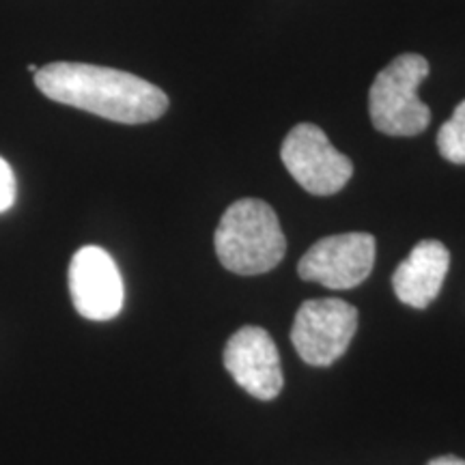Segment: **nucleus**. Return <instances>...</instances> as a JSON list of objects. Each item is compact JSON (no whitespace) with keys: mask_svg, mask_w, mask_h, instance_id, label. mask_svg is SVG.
<instances>
[{"mask_svg":"<svg viewBox=\"0 0 465 465\" xmlns=\"http://www.w3.org/2000/svg\"><path fill=\"white\" fill-rule=\"evenodd\" d=\"M35 84L52 102L114 124H151L168 110V95L160 86L113 67L50 63L35 74Z\"/></svg>","mask_w":465,"mask_h":465,"instance_id":"f257e3e1","label":"nucleus"},{"mask_svg":"<svg viewBox=\"0 0 465 465\" xmlns=\"http://www.w3.org/2000/svg\"><path fill=\"white\" fill-rule=\"evenodd\" d=\"M213 243L220 263L240 276L272 272L287 252L276 212L259 199L232 203L220 218Z\"/></svg>","mask_w":465,"mask_h":465,"instance_id":"f03ea898","label":"nucleus"},{"mask_svg":"<svg viewBox=\"0 0 465 465\" xmlns=\"http://www.w3.org/2000/svg\"><path fill=\"white\" fill-rule=\"evenodd\" d=\"M429 61L407 52L377 74L369 91V113L375 130L386 136H418L431 124V110L418 97L429 75Z\"/></svg>","mask_w":465,"mask_h":465,"instance_id":"7ed1b4c3","label":"nucleus"},{"mask_svg":"<svg viewBox=\"0 0 465 465\" xmlns=\"http://www.w3.org/2000/svg\"><path fill=\"white\" fill-rule=\"evenodd\" d=\"M358 330V311L345 300H306L295 312L291 342L306 364L330 366L349 349Z\"/></svg>","mask_w":465,"mask_h":465,"instance_id":"20e7f679","label":"nucleus"},{"mask_svg":"<svg viewBox=\"0 0 465 465\" xmlns=\"http://www.w3.org/2000/svg\"><path fill=\"white\" fill-rule=\"evenodd\" d=\"M281 160L291 177L315 196L336 194L353 174L351 160L332 147L325 132L315 124H300L287 134Z\"/></svg>","mask_w":465,"mask_h":465,"instance_id":"39448f33","label":"nucleus"},{"mask_svg":"<svg viewBox=\"0 0 465 465\" xmlns=\"http://www.w3.org/2000/svg\"><path fill=\"white\" fill-rule=\"evenodd\" d=\"M375 250V237L369 232L323 237L300 259L298 274L334 291L353 289L373 272Z\"/></svg>","mask_w":465,"mask_h":465,"instance_id":"423d86ee","label":"nucleus"},{"mask_svg":"<svg viewBox=\"0 0 465 465\" xmlns=\"http://www.w3.org/2000/svg\"><path fill=\"white\" fill-rule=\"evenodd\" d=\"M69 293L75 311L91 322H110L121 312L125 287L119 267L106 250L84 246L69 263Z\"/></svg>","mask_w":465,"mask_h":465,"instance_id":"0eeeda50","label":"nucleus"},{"mask_svg":"<svg viewBox=\"0 0 465 465\" xmlns=\"http://www.w3.org/2000/svg\"><path fill=\"white\" fill-rule=\"evenodd\" d=\"M224 369L237 386L261 401H272L284 386L281 353L263 328L243 325L224 347Z\"/></svg>","mask_w":465,"mask_h":465,"instance_id":"6e6552de","label":"nucleus"},{"mask_svg":"<svg viewBox=\"0 0 465 465\" xmlns=\"http://www.w3.org/2000/svg\"><path fill=\"white\" fill-rule=\"evenodd\" d=\"M449 267L450 252L444 243L438 240L418 242L410 257L394 272V293L405 306L422 311L440 295Z\"/></svg>","mask_w":465,"mask_h":465,"instance_id":"1a4fd4ad","label":"nucleus"},{"mask_svg":"<svg viewBox=\"0 0 465 465\" xmlns=\"http://www.w3.org/2000/svg\"><path fill=\"white\" fill-rule=\"evenodd\" d=\"M438 149L441 158L452 164H465V100L438 132Z\"/></svg>","mask_w":465,"mask_h":465,"instance_id":"9d476101","label":"nucleus"},{"mask_svg":"<svg viewBox=\"0 0 465 465\" xmlns=\"http://www.w3.org/2000/svg\"><path fill=\"white\" fill-rule=\"evenodd\" d=\"M15 174L11 171L9 162L0 158V213L9 212L15 203Z\"/></svg>","mask_w":465,"mask_h":465,"instance_id":"9b49d317","label":"nucleus"},{"mask_svg":"<svg viewBox=\"0 0 465 465\" xmlns=\"http://www.w3.org/2000/svg\"><path fill=\"white\" fill-rule=\"evenodd\" d=\"M429 465H465V461L455 455H446L433 459V461H429Z\"/></svg>","mask_w":465,"mask_h":465,"instance_id":"f8f14e48","label":"nucleus"},{"mask_svg":"<svg viewBox=\"0 0 465 465\" xmlns=\"http://www.w3.org/2000/svg\"><path fill=\"white\" fill-rule=\"evenodd\" d=\"M26 69H28V72H31V74H37V72H39V67L35 65V63H31V65H28Z\"/></svg>","mask_w":465,"mask_h":465,"instance_id":"ddd939ff","label":"nucleus"}]
</instances>
